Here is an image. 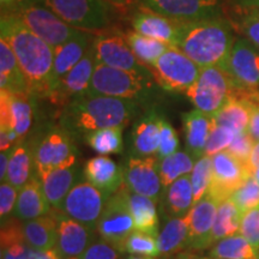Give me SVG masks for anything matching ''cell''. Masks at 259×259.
<instances>
[{
  "label": "cell",
  "instance_id": "74e56055",
  "mask_svg": "<svg viewBox=\"0 0 259 259\" xmlns=\"http://www.w3.org/2000/svg\"><path fill=\"white\" fill-rule=\"evenodd\" d=\"M194 163H196V158L189 151L180 150L160 160V176L163 192L173 181L192 173Z\"/></svg>",
  "mask_w": 259,
  "mask_h": 259
},
{
  "label": "cell",
  "instance_id": "6da1fadb",
  "mask_svg": "<svg viewBox=\"0 0 259 259\" xmlns=\"http://www.w3.org/2000/svg\"><path fill=\"white\" fill-rule=\"evenodd\" d=\"M0 31L3 40L15 53L30 93L35 97L51 99L56 88L53 48L29 30L12 12L2 17Z\"/></svg>",
  "mask_w": 259,
  "mask_h": 259
},
{
  "label": "cell",
  "instance_id": "c3c4849f",
  "mask_svg": "<svg viewBox=\"0 0 259 259\" xmlns=\"http://www.w3.org/2000/svg\"><path fill=\"white\" fill-rule=\"evenodd\" d=\"M239 233L259 250V206L242 213Z\"/></svg>",
  "mask_w": 259,
  "mask_h": 259
},
{
  "label": "cell",
  "instance_id": "11a10c76",
  "mask_svg": "<svg viewBox=\"0 0 259 259\" xmlns=\"http://www.w3.org/2000/svg\"><path fill=\"white\" fill-rule=\"evenodd\" d=\"M244 9L257 10L259 11V0H240Z\"/></svg>",
  "mask_w": 259,
  "mask_h": 259
},
{
  "label": "cell",
  "instance_id": "f35d334b",
  "mask_svg": "<svg viewBox=\"0 0 259 259\" xmlns=\"http://www.w3.org/2000/svg\"><path fill=\"white\" fill-rule=\"evenodd\" d=\"M124 128L122 126H114L97 130L87 135L84 141L94 151L103 156L111 154H120L124 149Z\"/></svg>",
  "mask_w": 259,
  "mask_h": 259
},
{
  "label": "cell",
  "instance_id": "681fc988",
  "mask_svg": "<svg viewBox=\"0 0 259 259\" xmlns=\"http://www.w3.org/2000/svg\"><path fill=\"white\" fill-rule=\"evenodd\" d=\"M122 252L111 242L96 238V240L84 252L82 259H119Z\"/></svg>",
  "mask_w": 259,
  "mask_h": 259
},
{
  "label": "cell",
  "instance_id": "91938a15",
  "mask_svg": "<svg viewBox=\"0 0 259 259\" xmlns=\"http://www.w3.org/2000/svg\"><path fill=\"white\" fill-rule=\"evenodd\" d=\"M44 0H17V3H42Z\"/></svg>",
  "mask_w": 259,
  "mask_h": 259
},
{
  "label": "cell",
  "instance_id": "7bdbcfd3",
  "mask_svg": "<svg viewBox=\"0 0 259 259\" xmlns=\"http://www.w3.org/2000/svg\"><path fill=\"white\" fill-rule=\"evenodd\" d=\"M241 212L259 206V183L253 177L247 178L242 185L231 197Z\"/></svg>",
  "mask_w": 259,
  "mask_h": 259
},
{
  "label": "cell",
  "instance_id": "4316f807",
  "mask_svg": "<svg viewBox=\"0 0 259 259\" xmlns=\"http://www.w3.org/2000/svg\"><path fill=\"white\" fill-rule=\"evenodd\" d=\"M51 205L45 196L42 184L35 174L24 187L18 192L17 203L15 208V219L24 222L47 215L51 211Z\"/></svg>",
  "mask_w": 259,
  "mask_h": 259
},
{
  "label": "cell",
  "instance_id": "9a60e30c",
  "mask_svg": "<svg viewBox=\"0 0 259 259\" xmlns=\"http://www.w3.org/2000/svg\"><path fill=\"white\" fill-rule=\"evenodd\" d=\"M124 185L131 192L149 197L158 203L162 197L160 160L157 156L130 155L124 166Z\"/></svg>",
  "mask_w": 259,
  "mask_h": 259
},
{
  "label": "cell",
  "instance_id": "4dcf8cb0",
  "mask_svg": "<svg viewBox=\"0 0 259 259\" xmlns=\"http://www.w3.org/2000/svg\"><path fill=\"white\" fill-rule=\"evenodd\" d=\"M0 89L11 94H31L15 53L3 38H0Z\"/></svg>",
  "mask_w": 259,
  "mask_h": 259
},
{
  "label": "cell",
  "instance_id": "d6986e66",
  "mask_svg": "<svg viewBox=\"0 0 259 259\" xmlns=\"http://www.w3.org/2000/svg\"><path fill=\"white\" fill-rule=\"evenodd\" d=\"M97 66V60L94 48V40L87 51L85 56L82 58L72 70L70 71L60 83L58 84L56 92L51 97V101L64 107L71 100L90 92L92 78Z\"/></svg>",
  "mask_w": 259,
  "mask_h": 259
},
{
  "label": "cell",
  "instance_id": "bcb514c9",
  "mask_svg": "<svg viewBox=\"0 0 259 259\" xmlns=\"http://www.w3.org/2000/svg\"><path fill=\"white\" fill-rule=\"evenodd\" d=\"M236 132L226 127V126L213 124L211 134L209 136L208 144H206L205 155L213 156V155L225 151L232 144L233 139L235 138Z\"/></svg>",
  "mask_w": 259,
  "mask_h": 259
},
{
  "label": "cell",
  "instance_id": "836d02e7",
  "mask_svg": "<svg viewBox=\"0 0 259 259\" xmlns=\"http://www.w3.org/2000/svg\"><path fill=\"white\" fill-rule=\"evenodd\" d=\"M128 204L135 221V231L157 236L160 232V220L156 209L157 203L149 197L128 191Z\"/></svg>",
  "mask_w": 259,
  "mask_h": 259
},
{
  "label": "cell",
  "instance_id": "5b68a950",
  "mask_svg": "<svg viewBox=\"0 0 259 259\" xmlns=\"http://www.w3.org/2000/svg\"><path fill=\"white\" fill-rule=\"evenodd\" d=\"M35 173L42 179L52 170L78 162L73 137L61 126H51L30 142Z\"/></svg>",
  "mask_w": 259,
  "mask_h": 259
},
{
  "label": "cell",
  "instance_id": "f5cc1de1",
  "mask_svg": "<svg viewBox=\"0 0 259 259\" xmlns=\"http://www.w3.org/2000/svg\"><path fill=\"white\" fill-rule=\"evenodd\" d=\"M12 149H10V150H6V151H2V154H0V180H2V183L6 181V176H8V169H9V162H10V157H11Z\"/></svg>",
  "mask_w": 259,
  "mask_h": 259
},
{
  "label": "cell",
  "instance_id": "83f0119b",
  "mask_svg": "<svg viewBox=\"0 0 259 259\" xmlns=\"http://www.w3.org/2000/svg\"><path fill=\"white\" fill-rule=\"evenodd\" d=\"M189 213L183 218L169 219L157 235L160 258L169 259L181 252L189 251Z\"/></svg>",
  "mask_w": 259,
  "mask_h": 259
},
{
  "label": "cell",
  "instance_id": "ee69618b",
  "mask_svg": "<svg viewBox=\"0 0 259 259\" xmlns=\"http://www.w3.org/2000/svg\"><path fill=\"white\" fill-rule=\"evenodd\" d=\"M245 10V14L239 17L233 27L239 31V34L252 45L259 48V11L257 10Z\"/></svg>",
  "mask_w": 259,
  "mask_h": 259
},
{
  "label": "cell",
  "instance_id": "8fae6325",
  "mask_svg": "<svg viewBox=\"0 0 259 259\" xmlns=\"http://www.w3.org/2000/svg\"><path fill=\"white\" fill-rule=\"evenodd\" d=\"M42 3L67 24L79 30H100L111 21L105 0H44Z\"/></svg>",
  "mask_w": 259,
  "mask_h": 259
},
{
  "label": "cell",
  "instance_id": "7402d4cb",
  "mask_svg": "<svg viewBox=\"0 0 259 259\" xmlns=\"http://www.w3.org/2000/svg\"><path fill=\"white\" fill-rule=\"evenodd\" d=\"M83 174L88 183L109 194L118 192L124 185V168L103 155L87 161Z\"/></svg>",
  "mask_w": 259,
  "mask_h": 259
},
{
  "label": "cell",
  "instance_id": "b9f144b4",
  "mask_svg": "<svg viewBox=\"0 0 259 259\" xmlns=\"http://www.w3.org/2000/svg\"><path fill=\"white\" fill-rule=\"evenodd\" d=\"M124 252L128 254L160 258L157 236L139 231H134L126 239Z\"/></svg>",
  "mask_w": 259,
  "mask_h": 259
},
{
  "label": "cell",
  "instance_id": "ffe728a7",
  "mask_svg": "<svg viewBox=\"0 0 259 259\" xmlns=\"http://www.w3.org/2000/svg\"><path fill=\"white\" fill-rule=\"evenodd\" d=\"M219 204L218 200L210 193H206L199 202L193 204L189 211V251H200L210 248V239H211L212 227Z\"/></svg>",
  "mask_w": 259,
  "mask_h": 259
},
{
  "label": "cell",
  "instance_id": "d590c367",
  "mask_svg": "<svg viewBox=\"0 0 259 259\" xmlns=\"http://www.w3.org/2000/svg\"><path fill=\"white\" fill-rule=\"evenodd\" d=\"M241 218V210L236 206V204L233 202L232 198H228L220 203L212 227L210 247L215 242L222 240V239L238 234L240 232Z\"/></svg>",
  "mask_w": 259,
  "mask_h": 259
},
{
  "label": "cell",
  "instance_id": "d6a6232c",
  "mask_svg": "<svg viewBox=\"0 0 259 259\" xmlns=\"http://www.w3.org/2000/svg\"><path fill=\"white\" fill-rule=\"evenodd\" d=\"M164 209L169 219L186 216L193 206V189L191 174L184 176L170 184L164 191Z\"/></svg>",
  "mask_w": 259,
  "mask_h": 259
},
{
  "label": "cell",
  "instance_id": "5bb4252c",
  "mask_svg": "<svg viewBox=\"0 0 259 259\" xmlns=\"http://www.w3.org/2000/svg\"><path fill=\"white\" fill-rule=\"evenodd\" d=\"M94 48L99 64L144 76H154L147 65L136 57L124 35L115 32H101L95 35Z\"/></svg>",
  "mask_w": 259,
  "mask_h": 259
},
{
  "label": "cell",
  "instance_id": "d4e9b609",
  "mask_svg": "<svg viewBox=\"0 0 259 259\" xmlns=\"http://www.w3.org/2000/svg\"><path fill=\"white\" fill-rule=\"evenodd\" d=\"M213 126L212 116L194 108L183 114V130L186 150L197 160L205 155L206 144Z\"/></svg>",
  "mask_w": 259,
  "mask_h": 259
},
{
  "label": "cell",
  "instance_id": "60d3db41",
  "mask_svg": "<svg viewBox=\"0 0 259 259\" xmlns=\"http://www.w3.org/2000/svg\"><path fill=\"white\" fill-rule=\"evenodd\" d=\"M212 181V158L208 155H204L196 161L193 170L191 173V183L193 189V204L209 192L210 185Z\"/></svg>",
  "mask_w": 259,
  "mask_h": 259
},
{
  "label": "cell",
  "instance_id": "8992f818",
  "mask_svg": "<svg viewBox=\"0 0 259 259\" xmlns=\"http://www.w3.org/2000/svg\"><path fill=\"white\" fill-rule=\"evenodd\" d=\"M12 14L53 50L83 31L67 24L44 3H17Z\"/></svg>",
  "mask_w": 259,
  "mask_h": 259
},
{
  "label": "cell",
  "instance_id": "1f68e13d",
  "mask_svg": "<svg viewBox=\"0 0 259 259\" xmlns=\"http://www.w3.org/2000/svg\"><path fill=\"white\" fill-rule=\"evenodd\" d=\"M35 174L36 173H35L31 144L27 139H23L12 149L6 181L19 191L27 185Z\"/></svg>",
  "mask_w": 259,
  "mask_h": 259
},
{
  "label": "cell",
  "instance_id": "816d5d0a",
  "mask_svg": "<svg viewBox=\"0 0 259 259\" xmlns=\"http://www.w3.org/2000/svg\"><path fill=\"white\" fill-rule=\"evenodd\" d=\"M246 132L253 139L254 143H259V102H254Z\"/></svg>",
  "mask_w": 259,
  "mask_h": 259
},
{
  "label": "cell",
  "instance_id": "e575fe53",
  "mask_svg": "<svg viewBox=\"0 0 259 259\" xmlns=\"http://www.w3.org/2000/svg\"><path fill=\"white\" fill-rule=\"evenodd\" d=\"M2 259H29L31 247L25 241L22 221L12 219L2 225Z\"/></svg>",
  "mask_w": 259,
  "mask_h": 259
},
{
  "label": "cell",
  "instance_id": "603a6c76",
  "mask_svg": "<svg viewBox=\"0 0 259 259\" xmlns=\"http://www.w3.org/2000/svg\"><path fill=\"white\" fill-rule=\"evenodd\" d=\"M83 179V168L79 167L78 162L52 170L50 174L40 179L51 208L60 209L70 191Z\"/></svg>",
  "mask_w": 259,
  "mask_h": 259
},
{
  "label": "cell",
  "instance_id": "cb8c5ba5",
  "mask_svg": "<svg viewBox=\"0 0 259 259\" xmlns=\"http://www.w3.org/2000/svg\"><path fill=\"white\" fill-rule=\"evenodd\" d=\"M94 36L95 35L83 30L77 36L72 37L54 50V83H56L54 92L60 80L85 56Z\"/></svg>",
  "mask_w": 259,
  "mask_h": 259
},
{
  "label": "cell",
  "instance_id": "52a82bcc",
  "mask_svg": "<svg viewBox=\"0 0 259 259\" xmlns=\"http://www.w3.org/2000/svg\"><path fill=\"white\" fill-rule=\"evenodd\" d=\"M235 87L220 66L202 67L196 82L186 92L196 109L213 116L234 95Z\"/></svg>",
  "mask_w": 259,
  "mask_h": 259
},
{
  "label": "cell",
  "instance_id": "ba28073f",
  "mask_svg": "<svg viewBox=\"0 0 259 259\" xmlns=\"http://www.w3.org/2000/svg\"><path fill=\"white\" fill-rule=\"evenodd\" d=\"M149 69L163 90L186 94L198 78L202 67L177 47L170 46Z\"/></svg>",
  "mask_w": 259,
  "mask_h": 259
},
{
  "label": "cell",
  "instance_id": "7a4b0ae2",
  "mask_svg": "<svg viewBox=\"0 0 259 259\" xmlns=\"http://www.w3.org/2000/svg\"><path fill=\"white\" fill-rule=\"evenodd\" d=\"M141 114V105L89 92L71 100L60 113V126L72 137H85L97 130L122 126Z\"/></svg>",
  "mask_w": 259,
  "mask_h": 259
},
{
  "label": "cell",
  "instance_id": "f1b7e54d",
  "mask_svg": "<svg viewBox=\"0 0 259 259\" xmlns=\"http://www.w3.org/2000/svg\"><path fill=\"white\" fill-rule=\"evenodd\" d=\"M253 105L254 101L250 96L235 90L234 95L222 107L221 111L212 116L213 124L226 126L236 134L245 132L250 122Z\"/></svg>",
  "mask_w": 259,
  "mask_h": 259
},
{
  "label": "cell",
  "instance_id": "94428289",
  "mask_svg": "<svg viewBox=\"0 0 259 259\" xmlns=\"http://www.w3.org/2000/svg\"><path fill=\"white\" fill-rule=\"evenodd\" d=\"M65 259H82V258H65Z\"/></svg>",
  "mask_w": 259,
  "mask_h": 259
},
{
  "label": "cell",
  "instance_id": "680465c9",
  "mask_svg": "<svg viewBox=\"0 0 259 259\" xmlns=\"http://www.w3.org/2000/svg\"><path fill=\"white\" fill-rule=\"evenodd\" d=\"M189 259H211V258H210V257H204V255H197L196 253H193V252H191Z\"/></svg>",
  "mask_w": 259,
  "mask_h": 259
},
{
  "label": "cell",
  "instance_id": "ab89813d",
  "mask_svg": "<svg viewBox=\"0 0 259 259\" xmlns=\"http://www.w3.org/2000/svg\"><path fill=\"white\" fill-rule=\"evenodd\" d=\"M124 36L136 57L147 66L154 65L155 61L170 47V45L166 42L143 36L134 30L126 32Z\"/></svg>",
  "mask_w": 259,
  "mask_h": 259
},
{
  "label": "cell",
  "instance_id": "6f0895ef",
  "mask_svg": "<svg viewBox=\"0 0 259 259\" xmlns=\"http://www.w3.org/2000/svg\"><path fill=\"white\" fill-rule=\"evenodd\" d=\"M124 259H157V258H153V257H144V255H136V254H130L128 257H126Z\"/></svg>",
  "mask_w": 259,
  "mask_h": 259
},
{
  "label": "cell",
  "instance_id": "7dc6e473",
  "mask_svg": "<svg viewBox=\"0 0 259 259\" xmlns=\"http://www.w3.org/2000/svg\"><path fill=\"white\" fill-rule=\"evenodd\" d=\"M19 191L8 181L0 184V219L3 223L15 218V208L17 203Z\"/></svg>",
  "mask_w": 259,
  "mask_h": 259
},
{
  "label": "cell",
  "instance_id": "db71d44e",
  "mask_svg": "<svg viewBox=\"0 0 259 259\" xmlns=\"http://www.w3.org/2000/svg\"><path fill=\"white\" fill-rule=\"evenodd\" d=\"M29 259H60L56 250H48V251H38L32 250L29 254Z\"/></svg>",
  "mask_w": 259,
  "mask_h": 259
},
{
  "label": "cell",
  "instance_id": "44dd1931",
  "mask_svg": "<svg viewBox=\"0 0 259 259\" xmlns=\"http://www.w3.org/2000/svg\"><path fill=\"white\" fill-rule=\"evenodd\" d=\"M161 116L156 109L148 108L135 119L131 130V155L156 156L160 145Z\"/></svg>",
  "mask_w": 259,
  "mask_h": 259
},
{
  "label": "cell",
  "instance_id": "7c38bea8",
  "mask_svg": "<svg viewBox=\"0 0 259 259\" xmlns=\"http://www.w3.org/2000/svg\"><path fill=\"white\" fill-rule=\"evenodd\" d=\"M111 196L83 179L70 191L59 210L82 225L96 229L107 200Z\"/></svg>",
  "mask_w": 259,
  "mask_h": 259
},
{
  "label": "cell",
  "instance_id": "2e32d148",
  "mask_svg": "<svg viewBox=\"0 0 259 259\" xmlns=\"http://www.w3.org/2000/svg\"><path fill=\"white\" fill-rule=\"evenodd\" d=\"M212 181L209 192L219 203L231 198L233 193L252 177L248 168L228 150L213 155Z\"/></svg>",
  "mask_w": 259,
  "mask_h": 259
},
{
  "label": "cell",
  "instance_id": "9f6ffc18",
  "mask_svg": "<svg viewBox=\"0 0 259 259\" xmlns=\"http://www.w3.org/2000/svg\"><path fill=\"white\" fill-rule=\"evenodd\" d=\"M191 254V251H185V252H181V253L174 255L171 259H189Z\"/></svg>",
  "mask_w": 259,
  "mask_h": 259
},
{
  "label": "cell",
  "instance_id": "3957f363",
  "mask_svg": "<svg viewBox=\"0 0 259 259\" xmlns=\"http://www.w3.org/2000/svg\"><path fill=\"white\" fill-rule=\"evenodd\" d=\"M234 27L225 17L181 24L174 47L200 67L220 66L235 42Z\"/></svg>",
  "mask_w": 259,
  "mask_h": 259
},
{
  "label": "cell",
  "instance_id": "e0dca14e",
  "mask_svg": "<svg viewBox=\"0 0 259 259\" xmlns=\"http://www.w3.org/2000/svg\"><path fill=\"white\" fill-rule=\"evenodd\" d=\"M58 222V240L54 250L60 259L80 258L96 240L95 228L82 225L59 209H53Z\"/></svg>",
  "mask_w": 259,
  "mask_h": 259
},
{
  "label": "cell",
  "instance_id": "8d00e7d4",
  "mask_svg": "<svg viewBox=\"0 0 259 259\" xmlns=\"http://www.w3.org/2000/svg\"><path fill=\"white\" fill-rule=\"evenodd\" d=\"M211 259H259V250L240 233L215 242L209 251Z\"/></svg>",
  "mask_w": 259,
  "mask_h": 259
},
{
  "label": "cell",
  "instance_id": "ac0fdd59",
  "mask_svg": "<svg viewBox=\"0 0 259 259\" xmlns=\"http://www.w3.org/2000/svg\"><path fill=\"white\" fill-rule=\"evenodd\" d=\"M35 96L31 94H11L2 90L0 128L14 130L19 141L27 137L34 124Z\"/></svg>",
  "mask_w": 259,
  "mask_h": 259
},
{
  "label": "cell",
  "instance_id": "9c48e42d",
  "mask_svg": "<svg viewBox=\"0 0 259 259\" xmlns=\"http://www.w3.org/2000/svg\"><path fill=\"white\" fill-rule=\"evenodd\" d=\"M220 67L228 74L236 92H259V48L245 37H236L231 52Z\"/></svg>",
  "mask_w": 259,
  "mask_h": 259
},
{
  "label": "cell",
  "instance_id": "f907efd6",
  "mask_svg": "<svg viewBox=\"0 0 259 259\" xmlns=\"http://www.w3.org/2000/svg\"><path fill=\"white\" fill-rule=\"evenodd\" d=\"M254 142L247 132H240V134H236L235 138L233 139L232 144L229 145V148L227 150L231 153L233 156H235L238 160H240L242 163H245L247 166L248 160H250L252 150L254 148Z\"/></svg>",
  "mask_w": 259,
  "mask_h": 259
},
{
  "label": "cell",
  "instance_id": "30bf717a",
  "mask_svg": "<svg viewBox=\"0 0 259 259\" xmlns=\"http://www.w3.org/2000/svg\"><path fill=\"white\" fill-rule=\"evenodd\" d=\"M96 231L100 238L116 246L124 253L126 239L135 231V221L128 204V190L125 185L107 200Z\"/></svg>",
  "mask_w": 259,
  "mask_h": 259
},
{
  "label": "cell",
  "instance_id": "f546056e",
  "mask_svg": "<svg viewBox=\"0 0 259 259\" xmlns=\"http://www.w3.org/2000/svg\"><path fill=\"white\" fill-rule=\"evenodd\" d=\"M25 241L32 250H54L58 240V222L53 209L47 215L22 222Z\"/></svg>",
  "mask_w": 259,
  "mask_h": 259
},
{
  "label": "cell",
  "instance_id": "484cf974",
  "mask_svg": "<svg viewBox=\"0 0 259 259\" xmlns=\"http://www.w3.org/2000/svg\"><path fill=\"white\" fill-rule=\"evenodd\" d=\"M131 24L134 31L138 34L163 41L170 46H174L176 44L178 31L181 25L173 19L158 15L150 10L136 14L132 18Z\"/></svg>",
  "mask_w": 259,
  "mask_h": 259
},
{
  "label": "cell",
  "instance_id": "6125c7cd",
  "mask_svg": "<svg viewBox=\"0 0 259 259\" xmlns=\"http://www.w3.org/2000/svg\"><path fill=\"white\" fill-rule=\"evenodd\" d=\"M2 2L3 3H4V2H11V0H2Z\"/></svg>",
  "mask_w": 259,
  "mask_h": 259
},
{
  "label": "cell",
  "instance_id": "277c9868",
  "mask_svg": "<svg viewBox=\"0 0 259 259\" xmlns=\"http://www.w3.org/2000/svg\"><path fill=\"white\" fill-rule=\"evenodd\" d=\"M162 89L154 76H144L99 64L94 72L90 92L148 105Z\"/></svg>",
  "mask_w": 259,
  "mask_h": 259
},
{
  "label": "cell",
  "instance_id": "4fadbf2b",
  "mask_svg": "<svg viewBox=\"0 0 259 259\" xmlns=\"http://www.w3.org/2000/svg\"><path fill=\"white\" fill-rule=\"evenodd\" d=\"M147 10L180 24L223 17L222 0H141Z\"/></svg>",
  "mask_w": 259,
  "mask_h": 259
},
{
  "label": "cell",
  "instance_id": "f6af8a7d",
  "mask_svg": "<svg viewBox=\"0 0 259 259\" xmlns=\"http://www.w3.org/2000/svg\"><path fill=\"white\" fill-rule=\"evenodd\" d=\"M180 141L178 137L176 128L171 126L169 121L164 116H161L160 121V145H158L157 158H162L169 156V155L177 153L179 150Z\"/></svg>",
  "mask_w": 259,
  "mask_h": 259
}]
</instances>
